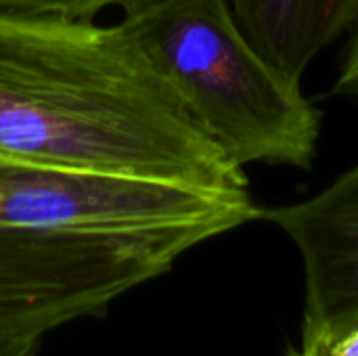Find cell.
Listing matches in <instances>:
<instances>
[{
    "instance_id": "obj_1",
    "label": "cell",
    "mask_w": 358,
    "mask_h": 356,
    "mask_svg": "<svg viewBox=\"0 0 358 356\" xmlns=\"http://www.w3.org/2000/svg\"><path fill=\"white\" fill-rule=\"evenodd\" d=\"M0 153L203 191H250L115 25L0 13Z\"/></svg>"
},
{
    "instance_id": "obj_2",
    "label": "cell",
    "mask_w": 358,
    "mask_h": 356,
    "mask_svg": "<svg viewBox=\"0 0 358 356\" xmlns=\"http://www.w3.org/2000/svg\"><path fill=\"white\" fill-rule=\"evenodd\" d=\"M117 25L239 168L315 166L321 111L258 52L229 0H141Z\"/></svg>"
},
{
    "instance_id": "obj_3",
    "label": "cell",
    "mask_w": 358,
    "mask_h": 356,
    "mask_svg": "<svg viewBox=\"0 0 358 356\" xmlns=\"http://www.w3.org/2000/svg\"><path fill=\"white\" fill-rule=\"evenodd\" d=\"M250 191L220 193L0 153V231L191 250L260 218Z\"/></svg>"
},
{
    "instance_id": "obj_4",
    "label": "cell",
    "mask_w": 358,
    "mask_h": 356,
    "mask_svg": "<svg viewBox=\"0 0 358 356\" xmlns=\"http://www.w3.org/2000/svg\"><path fill=\"white\" fill-rule=\"evenodd\" d=\"M191 248L178 241H88L0 231V329L48 334L103 313L162 277Z\"/></svg>"
},
{
    "instance_id": "obj_5",
    "label": "cell",
    "mask_w": 358,
    "mask_h": 356,
    "mask_svg": "<svg viewBox=\"0 0 358 356\" xmlns=\"http://www.w3.org/2000/svg\"><path fill=\"white\" fill-rule=\"evenodd\" d=\"M296 245L304 271L302 344L329 348L358 323V164L317 195L262 208Z\"/></svg>"
},
{
    "instance_id": "obj_6",
    "label": "cell",
    "mask_w": 358,
    "mask_h": 356,
    "mask_svg": "<svg viewBox=\"0 0 358 356\" xmlns=\"http://www.w3.org/2000/svg\"><path fill=\"white\" fill-rule=\"evenodd\" d=\"M258 52L285 78L302 82L315 57L352 29L358 0H229Z\"/></svg>"
},
{
    "instance_id": "obj_7",
    "label": "cell",
    "mask_w": 358,
    "mask_h": 356,
    "mask_svg": "<svg viewBox=\"0 0 358 356\" xmlns=\"http://www.w3.org/2000/svg\"><path fill=\"white\" fill-rule=\"evenodd\" d=\"M141 0H0V13L27 17H57L71 21H94L109 8H122Z\"/></svg>"
},
{
    "instance_id": "obj_8",
    "label": "cell",
    "mask_w": 358,
    "mask_h": 356,
    "mask_svg": "<svg viewBox=\"0 0 358 356\" xmlns=\"http://www.w3.org/2000/svg\"><path fill=\"white\" fill-rule=\"evenodd\" d=\"M44 336L34 329H0V356H36Z\"/></svg>"
},
{
    "instance_id": "obj_9",
    "label": "cell",
    "mask_w": 358,
    "mask_h": 356,
    "mask_svg": "<svg viewBox=\"0 0 358 356\" xmlns=\"http://www.w3.org/2000/svg\"><path fill=\"white\" fill-rule=\"evenodd\" d=\"M334 92L358 99V19L352 25V38L348 42L340 76L334 84Z\"/></svg>"
},
{
    "instance_id": "obj_10",
    "label": "cell",
    "mask_w": 358,
    "mask_h": 356,
    "mask_svg": "<svg viewBox=\"0 0 358 356\" xmlns=\"http://www.w3.org/2000/svg\"><path fill=\"white\" fill-rule=\"evenodd\" d=\"M325 356H358V323L342 334L327 350Z\"/></svg>"
},
{
    "instance_id": "obj_11",
    "label": "cell",
    "mask_w": 358,
    "mask_h": 356,
    "mask_svg": "<svg viewBox=\"0 0 358 356\" xmlns=\"http://www.w3.org/2000/svg\"><path fill=\"white\" fill-rule=\"evenodd\" d=\"M325 350L327 348H323V346H300V348H294V350H289L287 356H325Z\"/></svg>"
}]
</instances>
